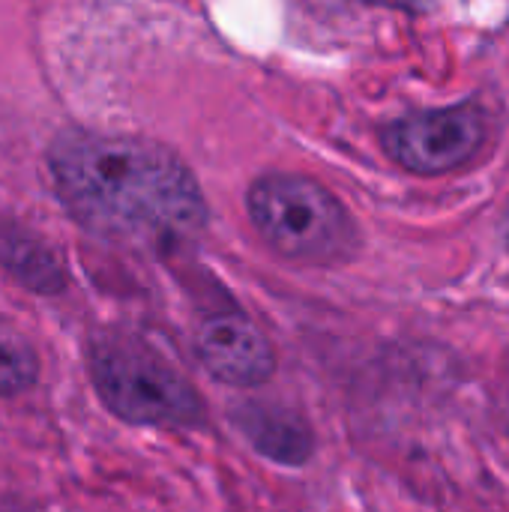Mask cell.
Masks as SVG:
<instances>
[{
    "label": "cell",
    "mask_w": 509,
    "mask_h": 512,
    "mask_svg": "<svg viewBox=\"0 0 509 512\" xmlns=\"http://www.w3.org/2000/svg\"><path fill=\"white\" fill-rule=\"evenodd\" d=\"M66 210L114 240H171L207 222V204L186 162L168 147L129 135L66 132L48 150Z\"/></svg>",
    "instance_id": "1"
},
{
    "label": "cell",
    "mask_w": 509,
    "mask_h": 512,
    "mask_svg": "<svg viewBox=\"0 0 509 512\" xmlns=\"http://www.w3.org/2000/svg\"><path fill=\"white\" fill-rule=\"evenodd\" d=\"M87 369L102 405L123 423L195 429L207 420L195 384L138 336L99 333L90 342Z\"/></svg>",
    "instance_id": "2"
},
{
    "label": "cell",
    "mask_w": 509,
    "mask_h": 512,
    "mask_svg": "<svg viewBox=\"0 0 509 512\" xmlns=\"http://www.w3.org/2000/svg\"><path fill=\"white\" fill-rule=\"evenodd\" d=\"M249 216L264 243L297 264H339L357 246L348 210L303 174H264L249 189Z\"/></svg>",
    "instance_id": "3"
},
{
    "label": "cell",
    "mask_w": 509,
    "mask_h": 512,
    "mask_svg": "<svg viewBox=\"0 0 509 512\" xmlns=\"http://www.w3.org/2000/svg\"><path fill=\"white\" fill-rule=\"evenodd\" d=\"M486 141V114L477 105L420 111L384 132L390 156L417 174H444L465 165Z\"/></svg>",
    "instance_id": "4"
},
{
    "label": "cell",
    "mask_w": 509,
    "mask_h": 512,
    "mask_svg": "<svg viewBox=\"0 0 509 512\" xmlns=\"http://www.w3.org/2000/svg\"><path fill=\"white\" fill-rule=\"evenodd\" d=\"M195 354L201 366L228 387H261L276 372L270 339L240 312H219L198 324Z\"/></svg>",
    "instance_id": "5"
},
{
    "label": "cell",
    "mask_w": 509,
    "mask_h": 512,
    "mask_svg": "<svg viewBox=\"0 0 509 512\" xmlns=\"http://www.w3.org/2000/svg\"><path fill=\"white\" fill-rule=\"evenodd\" d=\"M234 429L252 444L255 453L276 465H306L315 450V438L309 423L282 408V405H267V402H246L231 411Z\"/></svg>",
    "instance_id": "6"
},
{
    "label": "cell",
    "mask_w": 509,
    "mask_h": 512,
    "mask_svg": "<svg viewBox=\"0 0 509 512\" xmlns=\"http://www.w3.org/2000/svg\"><path fill=\"white\" fill-rule=\"evenodd\" d=\"M0 264L36 294H57L66 285V273L57 255L36 237L12 228H0Z\"/></svg>",
    "instance_id": "7"
},
{
    "label": "cell",
    "mask_w": 509,
    "mask_h": 512,
    "mask_svg": "<svg viewBox=\"0 0 509 512\" xmlns=\"http://www.w3.org/2000/svg\"><path fill=\"white\" fill-rule=\"evenodd\" d=\"M39 381V357L30 342L0 321V399L27 393Z\"/></svg>",
    "instance_id": "8"
},
{
    "label": "cell",
    "mask_w": 509,
    "mask_h": 512,
    "mask_svg": "<svg viewBox=\"0 0 509 512\" xmlns=\"http://www.w3.org/2000/svg\"><path fill=\"white\" fill-rule=\"evenodd\" d=\"M369 3H384V6H414V0H369Z\"/></svg>",
    "instance_id": "9"
}]
</instances>
